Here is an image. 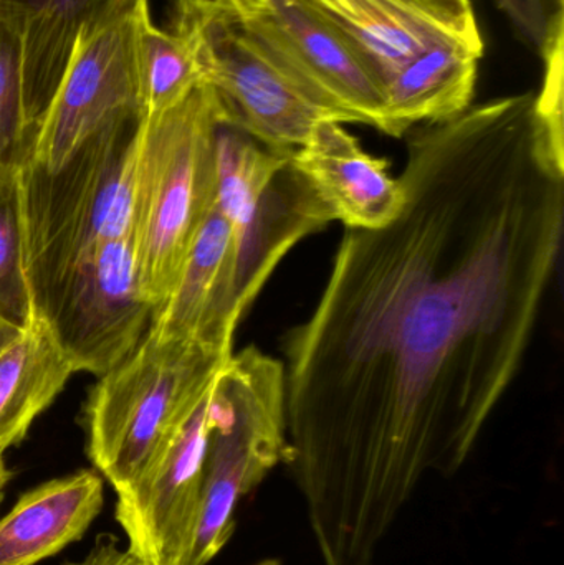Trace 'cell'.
<instances>
[{"instance_id": "1", "label": "cell", "mask_w": 564, "mask_h": 565, "mask_svg": "<svg viewBox=\"0 0 564 565\" xmlns=\"http://www.w3.org/2000/svg\"><path fill=\"white\" fill-rule=\"evenodd\" d=\"M393 222L347 228L285 335L284 463L323 565H374L427 475L469 460L532 344L562 254L564 152L535 93L407 136Z\"/></svg>"}, {"instance_id": "2", "label": "cell", "mask_w": 564, "mask_h": 565, "mask_svg": "<svg viewBox=\"0 0 564 565\" xmlns=\"http://www.w3.org/2000/svg\"><path fill=\"white\" fill-rule=\"evenodd\" d=\"M141 116L119 119L62 168L19 166L25 265L36 318L73 267L102 245L131 237Z\"/></svg>"}, {"instance_id": "3", "label": "cell", "mask_w": 564, "mask_h": 565, "mask_svg": "<svg viewBox=\"0 0 564 565\" xmlns=\"http://www.w3.org/2000/svg\"><path fill=\"white\" fill-rule=\"evenodd\" d=\"M221 121L214 92L201 82L178 105L139 125L132 244L142 291L156 311L171 296L214 209Z\"/></svg>"}, {"instance_id": "4", "label": "cell", "mask_w": 564, "mask_h": 565, "mask_svg": "<svg viewBox=\"0 0 564 565\" xmlns=\"http://www.w3.org/2000/svg\"><path fill=\"white\" fill-rule=\"evenodd\" d=\"M232 354L231 345L149 328L128 358L99 375L86 401V455L116 494L191 417Z\"/></svg>"}, {"instance_id": "5", "label": "cell", "mask_w": 564, "mask_h": 565, "mask_svg": "<svg viewBox=\"0 0 564 565\" xmlns=\"http://www.w3.org/2000/svg\"><path fill=\"white\" fill-rule=\"evenodd\" d=\"M287 455L284 362L254 345L215 377L198 527L185 565H207L235 533L242 498Z\"/></svg>"}, {"instance_id": "6", "label": "cell", "mask_w": 564, "mask_h": 565, "mask_svg": "<svg viewBox=\"0 0 564 565\" xmlns=\"http://www.w3.org/2000/svg\"><path fill=\"white\" fill-rule=\"evenodd\" d=\"M171 30L191 49L222 119L265 148L294 152L318 122L340 121L281 73L228 0H178Z\"/></svg>"}, {"instance_id": "7", "label": "cell", "mask_w": 564, "mask_h": 565, "mask_svg": "<svg viewBox=\"0 0 564 565\" xmlns=\"http://www.w3.org/2000/svg\"><path fill=\"white\" fill-rule=\"evenodd\" d=\"M291 152H277L228 122L217 126V199L237 247V306L255 301L277 265L308 235L333 222Z\"/></svg>"}, {"instance_id": "8", "label": "cell", "mask_w": 564, "mask_h": 565, "mask_svg": "<svg viewBox=\"0 0 564 565\" xmlns=\"http://www.w3.org/2000/svg\"><path fill=\"white\" fill-rule=\"evenodd\" d=\"M148 10L149 0H111L79 26L23 161L56 171L103 129L119 119L141 116L138 30Z\"/></svg>"}, {"instance_id": "9", "label": "cell", "mask_w": 564, "mask_h": 565, "mask_svg": "<svg viewBox=\"0 0 564 565\" xmlns=\"http://www.w3.org/2000/svg\"><path fill=\"white\" fill-rule=\"evenodd\" d=\"M155 315L142 291L131 235L79 260L42 319L75 372L103 375L135 351Z\"/></svg>"}, {"instance_id": "10", "label": "cell", "mask_w": 564, "mask_h": 565, "mask_svg": "<svg viewBox=\"0 0 564 565\" xmlns=\"http://www.w3.org/2000/svg\"><path fill=\"white\" fill-rule=\"evenodd\" d=\"M245 29L311 102L383 129L384 89L366 63L297 0H228Z\"/></svg>"}, {"instance_id": "11", "label": "cell", "mask_w": 564, "mask_h": 565, "mask_svg": "<svg viewBox=\"0 0 564 565\" xmlns=\"http://www.w3.org/2000/svg\"><path fill=\"white\" fill-rule=\"evenodd\" d=\"M212 388L135 483L116 494L126 547L145 564H188L201 510Z\"/></svg>"}, {"instance_id": "12", "label": "cell", "mask_w": 564, "mask_h": 565, "mask_svg": "<svg viewBox=\"0 0 564 565\" xmlns=\"http://www.w3.org/2000/svg\"><path fill=\"white\" fill-rule=\"evenodd\" d=\"M330 26L386 85L429 46L460 43L483 52L473 10L436 0H297Z\"/></svg>"}, {"instance_id": "13", "label": "cell", "mask_w": 564, "mask_h": 565, "mask_svg": "<svg viewBox=\"0 0 564 565\" xmlns=\"http://www.w3.org/2000/svg\"><path fill=\"white\" fill-rule=\"evenodd\" d=\"M290 161L334 221L347 228L384 227L406 201L403 182L390 174V162L368 154L343 122H318Z\"/></svg>"}, {"instance_id": "14", "label": "cell", "mask_w": 564, "mask_h": 565, "mask_svg": "<svg viewBox=\"0 0 564 565\" xmlns=\"http://www.w3.org/2000/svg\"><path fill=\"white\" fill-rule=\"evenodd\" d=\"M235 278L234 227L215 204L192 244L171 296L156 311L151 328L162 338H192L232 348L244 315L237 306Z\"/></svg>"}, {"instance_id": "15", "label": "cell", "mask_w": 564, "mask_h": 565, "mask_svg": "<svg viewBox=\"0 0 564 565\" xmlns=\"http://www.w3.org/2000/svg\"><path fill=\"white\" fill-rule=\"evenodd\" d=\"M108 2L111 0H0V30L19 43L23 119L32 142L79 26Z\"/></svg>"}, {"instance_id": "16", "label": "cell", "mask_w": 564, "mask_h": 565, "mask_svg": "<svg viewBox=\"0 0 564 565\" xmlns=\"http://www.w3.org/2000/svg\"><path fill=\"white\" fill-rule=\"evenodd\" d=\"M103 508V478L82 470L26 491L0 520V565H35L88 531Z\"/></svg>"}, {"instance_id": "17", "label": "cell", "mask_w": 564, "mask_h": 565, "mask_svg": "<svg viewBox=\"0 0 564 565\" xmlns=\"http://www.w3.org/2000/svg\"><path fill=\"white\" fill-rule=\"evenodd\" d=\"M483 52L437 43L404 63L384 85V135L403 138L416 125L456 118L472 106Z\"/></svg>"}, {"instance_id": "18", "label": "cell", "mask_w": 564, "mask_h": 565, "mask_svg": "<svg viewBox=\"0 0 564 565\" xmlns=\"http://www.w3.org/2000/svg\"><path fill=\"white\" fill-rule=\"evenodd\" d=\"M73 374L45 319L0 341V451L25 438Z\"/></svg>"}, {"instance_id": "19", "label": "cell", "mask_w": 564, "mask_h": 565, "mask_svg": "<svg viewBox=\"0 0 564 565\" xmlns=\"http://www.w3.org/2000/svg\"><path fill=\"white\" fill-rule=\"evenodd\" d=\"M201 83L198 63L184 39L152 22L151 10L138 30V85L141 118L178 105Z\"/></svg>"}, {"instance_id": "20", "label": "cell", "mask_w": 564, "mask_h": 565, "mask_svg": "<svg viewBox=\"0 0 564 565\" xmlns=\"http://www.w3.org/2000/svg\"><path fill=\"white\" fill-rule=\"evenodd\" d=\"M36 319L25 265L19 168L0 166V341Z\"/></svg>"}, {"instance_id": "21", "label": "cell", "mask_w": 564, "mask_h": 565, "mask_svg": "<svg viewBox=\"0 0 564 565\" xmlns=\"http://www.w3.org/2000/svg\"><path fill=\"white\" fill-rule=\"evenodd\" d=\"M30 146L32 139L23 119L19 43L0 30V166L19 168Z\"/></svg>"}, {"instance_id": "22", "label": "cell", "mask_w": 564, "mask_h": 565, "mask_svg": "<svg viewBox=\"0 0 564 565\" xmlns=\"http://www.w3.org/2000/svg\"><path fill=\"white\" fill-rule=\"evenodd\" d=\"M513 29L542 55L563 9L555 0H493Z\"/></svg>"}, {"instance_id": "23", "label": "cell", "mask_w": 564, "mask_h": 565, "mask_svg": "<svg viewBox=\"0 0 564 565\" xmlns=\"http://www.w3.org/2000/svg\"><path fill=\"white\" fill-rule=\"evenodd\" d=\"M63 565H148L136 557L128 547H121L118 537L111 533H103L96 537L95 544L83 559Z\"/></svg>"}, {"instance_id": "24", "label": "cell", "mask_w": 564, "mask_h": 565, "mask_svg": "<svg viewBox=\"0 0 564 565\" xmlns=\"http://www.w3.org/2000/svg\"><path fill=\"white\" fill-rule=\"evenodd\" d=\"M12 473L7 468L6 460H3V451H0V504L3 500V490H6L7 483H9Z\"/></svg>"}, {"instance_id": "25", "label": "cell", "mask_w": 564, "mask_h": 565, "mask_svg": "<svg viewBox=\"0 0 564 565\" xmlns=\"http://www.w3.org/2000/svg\"><path fill=\"white\" fill-rule=\"evenodd\" d=\"M436 2L444 3V6L454 7V9L473 10L472 2H470V0H436Z\"/></svg>"}, {"instance_id": "26", "label": "cell", "mask_w": 564, "mask_h": 565, "mask_svg": "<svg viewBox=\"0 0 564 565\" xmlns=\"http://www.w3.org/2000/svg\"><path fill=\"white\" fill-rule=\"evenodd\" d=\"M251 565H284L280 559H274V557H267V559L257 561V563Z\"/></svg>"}, {"instance_id": "27", "label": "cell", "mask_w": 564, "mask_h": 565, "mask_svg": "<svg viewBox=\"0 0 564 565\" xmlns=\"http://www.w3.org/2000/svg\"><path fill=\"white\" fill-rule=\"evenodd\" d=\"M555 2L558 3V6L562 7V9H563L564 0H555Z\"/></svg>"}]
</instances>
